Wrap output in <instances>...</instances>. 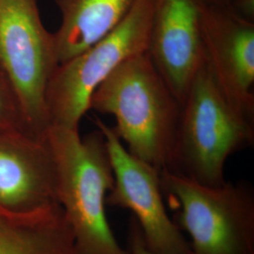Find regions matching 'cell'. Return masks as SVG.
<instances>
[{
  "instance_id": "obj_1",
  "label": "cell",
  "mask_w": 254,
  "mask_h": 254,
  "mask_svg": "<svg viewBox=\"0 0 254 254\" xmlns=\"http://www.w3.org/2000/svg\"><path fill=\"white\" fill-rule=\"evenodd\" d=\"M43 138L52 158L56 200L82 254H128L106 212L114 174L103 133L97 128L81 137L78 129L51 126Z\"/></svg>"
},
{
  "instance_id": "obj_2",
  "label": "cell",
  "mask_w": 254,
  "mask_h": 254,
  "mask_svg": "<svg viewBox=\"0 0 254 254\" xmlns=\"http://www.w3.org/2000/svg\"><path fill=\"white\" fill-rule=\"evenodd\" d=\"M90 110L112 115L127 151L159 172L172 160L181 105L147 52L120 64L101 83Z\"/></svg>"
},
{
  "instance_id": "obj_4",
  "label": "cell",
  "mask_w": 254,
  "mask_h": 254,
  "mask_svg": "<svg viewBox=\"0 0 254 254\" xmlns=\"http://www.w3.org/2000/svg\"><path fill=\"white\" fill-rule=\"evenodd\" d=\"M165 201L191 254H254V190L246 181L209 187L160 172Z\"/></svg>"
},
{
  "instance_id": "obj_13",
  "label": "cell",
  "mask_w": 254,
  "mask_h": 254,
  "mask_svg": "<svg viewBox=\"0 0 254 254\" xmlns=\"http://www.w3.org/2000/svg\"><path fill=\"white\" fill-rule=\"evenodd\" d=\"M0 128L17 130L31 136L27 129V122L25 119V114L21 106L18 94L1 64H0Z\"/></svg>"
},
{
  "instance_id": "obj_8",
  "label": "cell",
  "mask_w": 254,
  "mask_h": 254,
  "mask_svg": "<svg viewBox=\"0 0 254 254\" xmlns=\"http://www.w3.org/2000/svg\"><path fill=\"white\" fill-rule=\"evenodd\" d=\"M205 61L228 102L254 121V22L230 4L200 0Z\"/></svg>"
},
{
  "instance_id": "obj_15",
  "label": "cell",
  "mask_w": 254,
  "mask_h": 254,
  "mask_svg": "<svg viewBox=\"0 0 254 254\" xmlns=\"http://www.w3.org/2000/svg\"><path fill=\"white\" fill-rule=\"evenodd\" d=\"M214 1H218V2H221V3H227V4L232 5L236 0H214Z\"/></svg>"
},
{
  "instance_id": "obj_6",
  "label": "cell",
  "mask_w": 254,
  "mask_h": 254,
  "mask_svg": "<svg viewBox=\"0 0 254 254\" xmlns=\"http://www.w3.org/2000/svg\"><path fill=\"white\" fill-rule=\"evenodd\" d=\"M0 64L18 94L29 134L43 139L50 127L46 90L59 63L38 0H0Z\"/></svg>"
},
{
  "instance_id": "obj_11",
  "label": "cell",
  "mask_w": 254,
  "mask_h": 254,
  "mask_svg": "<svg viewBox=\"0 0 254 254\" xmlns=\"http://www.w3.org/2000/svg\"><path fill=\"white\" fill-rule=\"evenodd\" d=\"M0 254H83L59 203L19 214L0 206Z\"/></svg>"
},
{
  "instance_id": "obj_9",
  "label": "cell",
  "mask_w": 254,
  "mask_h": 254,
  "mask_svg": "<svg viewBox=\"0 0 254 254\" xmlns=\"http://www.w3.org/2000/svg\"><path fill=\"white\" fill-rule=\"evenodd\" d=\"M200 0H155L147 54L182 104L205 60Z\"/></svg>"
},
{
  "instance_id": "obj_3",
  "label": "cell",
  "mask_w": 254,
  "mask_h": 254,
  "mask_svg": "<svg viewBox=\"0 0 254 254\" xmlns=\"http://www.w3.org/2000/svg\"><path fill=\"white\" fill-rule=\"evenodd\" d=\"M254 144V121L228 102L204 60L182 102L168 171L218 187L228 158Z\"/></svg>"
},
{
  "instance_id": "obj_5",
  "label": "cell",
  "mask_w": 254,
  "mask_h": 254,
  "mask_svg": "<svg viewBox=\"0 0 254 254\" xmlns=\"http://www.w3.org/2000/svg\"><path fill=\"white\" fill-rule=\"evenodd\" d=\"M155 0H136L127 16L107 36L59 64L48 83L49 125L78 129L90 100L119 65L147 52Z\"/></svg>"
},
{
  "instance_id": "obj_14",
  "label": "cell",
  "mask_w": 254,
  "mask_h": 254,
  "mask_svg": "<svg viewBox=\"0 0 254 254\" xmlns=\"http://www.w3.org/2000/svg\"><path fill=\"white\" fill-rule=\"evenodd\" d=\"M128 254H154L146 247L143 236L135 218H131L128 230Z\"/></svg>"
},
{
  "instance_id": "obj_12",
  "label": "cell",
  "mask_w": 254,
  "mask_h": 254,
  "mask_svg": "<svg viewBox=\"0 0 254 254\" xmlns=\"http://www.w3.org/2000/svg\"><path fill=\"white\" fill-rule=\"evenodd\" d=\"M136 0H55L61 25L53 33L59 64L107 36L127 16Z\"/></svg>"
},
{
  "instance_id": "obj_7",
  "label": "cell",
  "mask_w": 254,
  "mask_h": 254,
  "mask_svg": "<svg viewBox=\"0 0 254 254\" xmlns=\"http://www.w3.org/2000/svg\"><path fill=\"white\" fill-rule=\"evenodd\" d=\"M109 150L114 185L107 206L127 209L140 229L146 247L154 254H191L187 236L169 216L161 189L160 172L130 154L113 127L95 119Z\"/></svg>"
},
{
  "instance_id": "obj_10",
  "label": "cell",
  "mask_w": 254,
  "mask_h": 254,
  "mask_svg": "<svg viewBox=\"0 0 254 254\" xmlns=\"http://www.w3.org/2000/svg\"><path fill=\"white\" fill-rule=\"evenodd\" d=\"M54 203V169L44 138L0 128V206L28 214Z\"/></svg>"
}]
</instances>
